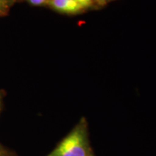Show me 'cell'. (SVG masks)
Listing matches in <instances>:
<instances>
[{
	"mask_svg": "<svg viewBox=\"0 0 156 156\" xmlns=\"http://www.w3.org/2000/svg\"><path fill=\"white\" fill-rule=\"evenodd\" d=\"M48 156H90L85 124L76 126Z\"/></svg>",
	"mask_w": 156,
	"mask_h": 156,
	"instance_id": "6da1fadb",
	"label": "cell"
},
{
	"mask_svg": "<svg viewBox=\"0 0 156 156\" xmlns=\"http://www.w3.org/2000/svg\"><path fill=\"white\" fill-rule=\"evenodd\" d=\"M47 4L54 10L68 15H76L83 10L76 0H48Z\"/></svg>",
	"mask_w": 156,
	"mask_h": 156,
	"instance_id": "7a4b0ae2",
	"label": "cell"
},
{
	"mask_svg": "<svg viewBox=\"0 0 156 156\" xmlns=\"http://www.w3.org/2000/svg\"><path fill=\"white\" fill-rule=\"evenodd\" d=\"M76 1L80 5L83 9L89 8L94 4V0H76Z\"/></svg>",
	"mask_w": 156,
	"mask_h": 156,
	"instance_id": "3957f363",
	"label": "cell"
},
{
	"mask_svg": "<svg viewBox=\"0 0 156 156\" xmlns=\"http://www.w3.org/2000/svg\"><path fill=\"white\" fill-rule=\"evenodd\" d=\"M11 3L12 0H0V14L5 13Z\"/></svg>",
	"mask_w": 156,
	"mask_h": 156,
	"instance_id": "277c9868",
	"label": "cell"
},
{
	"mask_svg": "<svg viewBox=\"0 0 156 156\" xmlns=\"http://www.w3.org/2000/svg\"><path fill=\"white\" fill-rule=\"evenodd\" d=\"M28 2L33 5L40 6L44 5L45 3H47L48 0H28Z\"/></svg>",
	"mask_w": 156,
	"mask_h": 156,
	"instance_id": "5b68a950",
	"label": "cell"
},
{
	"mask_svg": "<svg viewBox=\"0 0 156 156\" xmlns=\"http://www.w3.org/2000/svg\"><path fill=\"white\" fill-rule=\"evenodd\" d=\"M108 2V0H94V4H96L99 7H103Z\"/></svg>",
	"mask_w": 156,
	"mask_h": 156,
	"instance_id": "8992f818",
	"label": "cell"
},
{
	"mask_svg": "<svg viewBox=\"0 0 156 156\" xmlns=\"http://www.w3.org/2000/svg\"><path fill=\"white\" fill-rule=\"evenodd\" d=\"M111 1H113V0H108V2H111Z\"/></svg>",
	"mask_w": 156,
	"mask_h": 156,
	"instance_id": "52a82bcc",
	"label": "cell"
}]
</instances>
